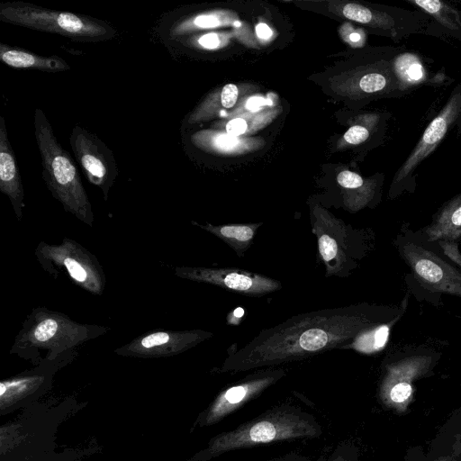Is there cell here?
Instances as JSON below:
<instances>
[{"instance_id": "2", "label": "cell", "mask_w": 461, "mask_h": 461, "mask_svg": "<svg viewBox=\"0 0 461 461\" xmlns=\"http://www.w3.org/2000/svg\"><path fill=\"white\" fill-rule=\"evenodd\" d=\"M108 330L104 326L77 322L67 314L44 306L35 307L23 322L10 353L40 365L50 363L103 336Z\"/></svg>"}, {"instance_id": "10", "label": "cell", "mask_w": 461, "mask_h": 461, "mask_svg": "<svg viewBox=\"0 0 461 461\" xmlns=\"http://www.w3.org/2000/svg\"><path fill=\"white\" fill-rule=\"evenodd\" d=\"M175 275L252 297L263 296L282 288V284L272 277L239 268L180 267L175 268Z\"/></svg>"}, {"instance_id": "21", "label": "cell", "mask_w": 461, "mask_h": 461, "mask_svg": "<svg viewBox=\"0 0 461 461\" xmlns=\"http://www.w3.org/2000/svg\"><path fill=\"white\" fill-rule=\"evenodd\" d=\"M419 7L434 16L442 25L450 30H459L461 22L458 13L438 0H414Z\"/></svg>"}, {"instance_id": "33", "label": "cell", "mask_w": 461, "mask_h": 461, "mask_svg": "<svg viewBox=\"0 0 461 461\" xmlns=\"http://www.w3.org/2000/svg\"><path fill=\"white\" fill-rule=\"evenodd\" d=\"M215 143L220 148L230 149L238 143V140L229 134H221L216 137Z\"/></svg>"}, {"instance_id": "19", "label": "cell", "mask_w": 461, "mask_h": 461, "mask_svg": "<svg viewBox=\"0 0 461 461\" xmlns=\"http://www.w3.org/2000/svg\"><path fill=\"white\" fill-rule=\"evenodd\" d=\"M397 321H393L357 336L344 349H354L363 354H375L387 345L391 331Z\"/></svg>"}, {"instance_id": "20", "label": "cell", "mask_w": 461, "mask_h": 461, "mask_svg": "<svg viewBox=\"0 0 461 461\" xmlns=\"http://www.w3.org/2000/svg\"><path fill=\"white\" fill-rule=\"evenodd\" d=\"M404 461H459L451 446L435 436L428 450L421 446L410 447Z\"/></svg>"}, {"instance_id": "12", "label": "cell", "mask_w": 461, "mask_h": 461, "mask_svg": "<svg viewBox=\"0 0 461 461\" xmlns=\"http://www.w3.org/2000/svg\"><path fill=\"white\" fill-rule=\"evenodd\" d=\"M213 333L200 329L157 330L142 334L114 350L123 357H162L186 351L212 338Z\"/></svg>"}, {"instance_id": "38", "label": "cell", "mask_w": 461, "mask_h": 461, "mask_svg": "<svg viewBox=\"0 0 461 461\" xmlns=\"http://www.w3.org/2000/svg\"><path fill=\"white\" fill-rule=\"evenodd\" d=\"M359 38H360V36L357 33H352L350 35V40L353 41H358Z\"/></svg>"}, {"instance_id": "22", "label": "cell", "mask_w": 461, "mask_h": 461, "mask_svg": "<svg viewBox=\"0 0 461 461\" xmlns=\"http://www.w3.org/2000/svg\"><path fill=\"white\" fill-rule=\"evenodd\" d=\"M397 71L400 79H403L404 82L409 84L423 80L425 77L424 68L415 58H400Z\"/></svg>"}, {"instance_id": "13", "label": "cell", "mask_w": 461, "mask_h": 461, "mask_svg": "<svg viewBox=\"0 0 461 461\" xmlns=\"http://www.w3.org/2000/svg\"><path fill=\"white\" fill-rule=\"evenodd\" d=\"M461 113V93L455 94L424 131L417 146L397 172L393 184L402 183L427 158L446 135Z\"/></svg>"}, {"instance_id": "32", "label": "cell", "mask_w": 461, "mask_h": 461, "mask_svg": "<svg viewBox=\"0 0 461 461\" xmlns=\"http://www.w3.org/2000/svg\"><path fill=\"white\" fill-rule=\"evenodd\" d=\"M198 43L206 49H215L218 47L220 41L215 33H207L198 39Z\"/></svg>"}, {"instance_id": "14", "label": "cell", "mask_w": 461, "mask_h": 461, "mask_svg": "<svg viewBox=\"0 0 461 461\" xmlns=\"http://www.w3.org/2000/svg\"><path fill=\"white\" fill-rule=\"evenodd\" d=\"M0 191L9 198L17 220L21 221L24 192L4 117L0 118Z\"/></svg>"}, {"instance_id": "28", "label": "cell", "mask_w": 461, "mask_h": 461, "mask_svg": "<svg viewBox=\"0 0 461 461\" xmlns=\"http://www.w3.org/2000/svg\"><path fill=\"white\" fill-rule=\"evenodd\" d=\"M238 98V88L233 84H228L223 86L221 94V104L225 108H231Z\"/></svg>"}, {"instance_id": "1", "label": "cell", "mask_w": 461, "mask_h": 461, "mask_svg": "<svg viewBox=\"0 0 461 461\" xmlns=\"http://www.w3.org/2000/svg\"><path fill=\"white\" fill-rule=\"evenodd\" d=\"M409 298L407 292L397 306L362 303L297 314L262 330L241 348L229 353L220 372L273 367L328 350L344 349L360 334L398 322L407 310Z\"/></svg>"}, {"instance_id": "8", "label": "cell", "mask_w": 461, "mask_h": 461, "mask_svg": "<svg viewBox=\"0 0 461 461\" xmlns=\"http://www.w3.org/2000/svg\"><path fill=\"white\" fill-rule=\"evenodd\" d=\"M42 269L56 279L65 272L73 284L95 294L104 293L106 278L97 258L77 241L64 238L59 244L41 241L34 251Z\"/></svg>"}, {"instance_id": "6", "label": "cell", "mask_w": 461, "mask_h": 461, "mask_svg": "<svg viewBox=\"0 0 461 461\" xmlns=\"http://www.w3.org/2000/svg\"><path fill=\"white\" fill-rule=\"evenodd\" d=\"M440 357L438 351L426 347L401 349L388 356L382 365L378 387L382 404L404 413L413 398L414 382L433 375Z\"/></svg>"}, {"instance_id": "23", "label": "cell", "mask_w": 461, "mask_h": 461, "mask_svg": "<svg viewBox=\"0 0 461 461\" xmlns=\"http://www.w3.org/2000/svg\"><path fill=\"white\" fill-rule=\"evenodd\" d=\"M343 15L349 20L361 23H369L373 20V14L367 8L357 4H348L342 10Z\"/></svg>"}, {"instance_id": "25", "label": "cell", "mask_w": 461, "mask_h": 461, "mask_svg": "<svg viewBox=\"0 0 461 461\" xmlns=\"http://www.w3.org/2000/svg\"><path fill=\"white\" fill-rule=\"evenodd\" d=\"M436 244L439 247L444 256L461 269V252L458 249L459 243L439 240L436 242Z\"/></svg>"}, {"instance_id": "31", "label": "cell", "mask_w": 461, "mask_h": 461, "mask_svg": "<svg viewBox=\"0 0 461 461\" xmlns=\"http://www.w3.org/2000/svg\"><path fill=\"white\" fill-rule=\"evenodd\" d=\"M247 122L241 118L230 120L226 125L227 134L237 137L246 131Z\"/></svg>"}, {"instance_id": "29", "label": "cell", "mask_w": 461, "mask_h": 461, "mask_svg": "<svg viewBox=\"0 0 461 461\" xmlns=\"http://www.w3.org/2000/svg\"><path fill=\"white\" fill-rule=\"evenodd\" d=\"M330 461H357V455L352 447H339Z\"/></svg>"}, {"instance_id": "17", "label": "cell", "mask_w": 461, "mask_h": 461, "mask_svg": "<svg viewBox=\"0 0 461 461\" xmlns=\"http://www.w3.org/2000/svg\"><path fill=\"white\" fill-rule=\"evenodd\" d=\"M0 59L14 68H31L52 73L70 69L68 62L58 56H40L5 43L0 44Z\"/></svg>"}, {"instance_id": "30", "label": "cell", "mask_w": 461, "mask_h": 461, "mask_svg": "<svg viewBox=\"0 0 461 461\" xmlns=\"http://www.w3.org/2000/svg\"><path fill=\"white\" fill-rule=\"evenodd\" d=\"M192 23L198 28H212L220 24V21L213 14H200L196 16Z\"/></svg>"}, {"instance_id": "3", "label": "cell", "mask_w": 461, "mask_h": 461, "mask_svg": "<svg viewBox=\"0 0 461 461\" xmlns=\"http://www.w3.org/2000/svg\"><path fill=\"white\" fill-rule=\"evenodd\" d=\"M402 260L410 268L405 281L418 301L441 305V295L461 298V269L441 252L436 243L429 242L422 233L404 222L393 240Z\"/></svg>"}, {"instance_id": "5", "label": "cell", "mask_w": 461, "mask_h": 461, "mask_svg": "<svg viewBox=\"0 0 461 461\" xmlns=\"http://www.w3.org/2000/svg\"><path fill=\"white\" fill-rule=\"evenodd\" d=\"M34 134L41 154L42 178L48 189L67 212L92 227L95 216L78 170L40 108L34 112Z\"/></svg>"}, {"instance_id": "37", "label": "cell", "mask_w": 461, "mask_h": 461, "mask_svg": "<svg viewBox=\"0 0 461 461\" xmlns=\"http://www.w3.org/2000/svg\"><path fill=\"white\" fill-rule=\"evenodd\" d=\"M268 461H308L307 458H305L303 456H300L298 454H288L286 456H284L282 457L275 458Z\"/></svg>"}, {"instance_id": "35", "label": "cell", "mask_w": 461, "mask_h": 461, "mask_svg": "<svg viewBox=\"0 0 461 461\" xmlns=\"http://www.w3.org/2000/svg\"><path fill=\"white\" fill-rule=\"evenodd\" d=\"M244 314V310L241 307H238L233 310L227 317V322L229 324L238 325Z\"/></svg>"}, {"instance_id": "15", "label": "cell", "mask_w": 461, "mask_h": 461, "mask_svg": "<svg viewBox=\"0 0 461 461\" xmlns=\"http://www.w3.org/2000/svg\"><path fill=\"white\" fill-rule=\"evenodd\" d=\"M429 242H461V194L446 202L433 215L430 223L420 230Z\"/></svg>"}, {"instance_id": "36", "label": "cell", "mask_w": 461, "mask_h": 461, "mask_svg": "<svg viewBox=\"0 0 461 461\" xmlns=\"http://www.w3.org/2000/svg\"><path fill=\"white\" fill-rule=\"evenodd\" d=\"M256 32L262 39H268L272 35L270 28L265 23H259L256 27Z\"/></svg>"}, {"instance_id": "26", "label": "cell", "mask_w": 461, "mask_h": 461, "mask_svg": "<svg viewBox=\"0 0 461 461\" xmlns=\"http://www.w3.org/2000/svg\"><path fill=\"white\" fill-rule=\"evenodd\" d=\"M337 181L345 188L357 189L364 186V179L358 174L348 170L340 172Z\"/></svg>"}, {"instance_id": "9", "label": "cell", "mask_w": 461, "mask_h": 461, "mask_svg": "<svg viewBox=\"0 0 461 461\" xmlns=\"http://www.w3.org/2000/svg\"><path fill=\"white\" fill-rule=\"evenodd\" d=\"M69 142L86 177L101 189L106 201L118 175L113 152L100 139L79 125L73 128Z\"/></svg>"}, {"instance_id": "16", "label": "cell", "mask_w": 461, "mask_h": 461, "mask_svg": "<svg viewBox=\"0 0 461 461\" xmlns=\"http://www.w3.org/2000/svg\"><path fill=\"white\" fill-rule=\"evenodd\" d=\"M312 230L316 233L318 238V245L320 255L324 261L329 271V275L338 274L337 272L342 271L344 264H348L349 255V243L344 241L345 236L340 237L333 234L330 223H314Z\"/></svg>"}, {"instance_id": "34", "label": "cell", "mask_w": 461, "mask_h": 461, "mask_svg": "<svg viewBox=\"0 0 461 461\" xmlns=\"http://www.w3.org/2000/svg\"><path fill=\"white\" fill-rule=\"evenodd\" d=\"M266 104H271V101L261 96H252L246 104V108L255 112L260 109L261 106Z\"/></svg>"}, {"instance_id": "18", "label": "cell", "mask_w": 461, "mask_h": 461, "mask_svg": "<svg viewBox=\"0 0 461 461\" xmlns=\"http://www.w3.org/2000/svg\"><path fill=\"white\" fill-rule=\"evenodd\" d=\"M195 225L219 238L230 247L237 256L243 257L248 249L253 243L259 223H233L212 225L211 223L200 224L192 221Z\"/></svg>"}, {"instance_id": "24", "label": "cell", "mask_w": 461, "mask_h": 461, "mask_svg": "<svg viewBox=\"0 0 461 461\" xmlns=\"http://www.w3.org/2000/svg\"><path fill=\"white\" fill-rule=\"evenodd\" d=\"M387 82V78L381 73H369L360 79L359 86L366 93H375L384 89Z\"/></svg>"}, {"instance_id": "27", "label": "cell", "mask_w": 461, "mask_h": 461, "mask_svg": "<svg viewBox=\"0 0 461 461\" xmlns=\"http://www.w3.org/2000/svg\"><path fill=\"white\" fill-rule=\"evenodd\" d=\"M369 136L368 131L359 125L350 127L344 134V139L350 144H359L364 142Z\"/></svg>"}, {"instance_id": "7", "label": "cell", "mask_w": 461, "mask_h": 461, "mask_svg": "<svg viewBox=\"0 0 461 461\" xmlns=\"http://www.w3.org/2000/svg\"><path fill=\"white\" fill-rule=\"evenodd\" d=\"M0 19L11 24L56 33L79 41H99L115 35V30L102 21L24 3L2 4Z\"/></svg>"}, {"instance_id": "4", "label": "cell", "mask_w": 461, "mask_h": 461, "mask_svg": "<svg viewBox=\"0 0 461 461\" xmlns=\"http://www.w3.org/2000/svg\"><path fill=\"white\" fill-rule=\"evenodd\" d=\"M321 426L312 414L302 409L282 404L276 406L236 429L211 439L202 454L211 458L226 452L277 441L316 438Z\"/></svg>"}, {"instance_id": "11", "label": "cell", "mask_w": 461, "mask_h": 461, "mask_svg": "<svg viewBox=\"0 0 461 461\" xmlns=\"http://www.w3.org/2000/svg\"><path fill=\"white\" fill-rule=\"evenodd\" d=\"M284 368L267 367L258 370L245 376L232 385L222 390L210 404L202 423L213 425L245 403L258 397L268 387L285 375Z\"/></svg>"}]
</instances>
